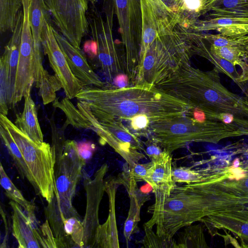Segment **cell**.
I'll return each mask as SVG.
<instances>
[{"mask_svg": "<svg viewBox=\"0 0 248 248\" xmlns=\"http://www.w3.org/2000/svg\"><path fill=\"white\" fill-rule=\"evenodd\" d=\"M54 33L71 72L80 82L83 87L104 88L105 83L90 65L80 48L74 46L55 29Z\"/></svg>", "mask_w": 248, "mask_h": 248, "instance_id": "cell-14", "label": "cell"}, {"mask_svg": "<svg viewBox=\"0 0 248 248\" xmlns=\"http://www.w3.org/2000/svg\"><path fill=\"white\" fill-rule=\"evenodd\" d=\"M44 105L53 102L56 99V93L62 88V85L58 78L52 75L45 69L42 73L39 80L35 83Z\"/></svg>", "mask_w": 248, "mask_h": 248, "instance_id": "cell-25", "label": "cell"}, {"mask_svg": "<svg viewBox=\"0 0 248 248\" xmlns=\"http://www.w3.org/2000/svg\"><path fill=\"white\" fill-rule=\"evenodd\" d=\"M59 31L74 46L80 48L89 31L88 0H44Z\"/></svg>", "mask_w": 248, "mask_h": 248, "instance_id": "cell-9", "label": "cell"}, {"mask_svg": "<svg viewBox=\"0 0 248 248\" xmlns=\"http://www.w3.org/2000/svg\"><path fill=\"white\" fill-rule=\"evenodd\" d=\"M195 54L202 56L215 65V68L231 78L236 84L240 74L236 71L235 66L207 49L201 43H197L195 48Z\"/></svg>", "mask_w": 248, "mask_h": 248, "instance_id": "cell-22", "label": "cell"}, {"mask_svg": "<svg viewBox=\"0 0 248 248\" xmlns=\"http://www.w3.org/2000/svg\"><path fill=\"white\" fill-rule=\"evenodd\" d=\"M248 93V91H247V93Z\"/></svg>", "mask_w": 248, "mask_h": 248, "instance_id": "cell-41", "label": "cell"}, {"mask_svg": "<svg viewBox=\"0 0 248 248\" xmlns=\"http://www.w3.org/2000/svg\"><path fill=\"white\" fill-rule=\"evenodd\" d=\"M0 124L8 130L19 147L32 176L34 187L49 203L56 191L55 147L43 142L37 144L22 132L7 116L0 113Z\"/></svg>", "mask_w": 248, "mask_h": 248, "instance_id": "cell-6", "label": "cell"}, {"mask_svg": "<svg viewBox=\"0 0 248 248\" xmlns=\"http://www.w3.org/2000/svg\"><path fill=\"white\" fill-rule=\"evenodd\" d=\"M119 185H123L130 198V207L124 227V235L127 245L132 234L139 231L140 211L144 203L150 199V195L139 189L137 182L128 177L122 176L118 179Z\"/></svg>", "mask_w": 248, "mask_h": 248, "instance_id": "cell-18", "label": "cell"}, {"mask_svg": "<svg viewBox=\"0 0 248 248\" xmlns=\"http://www.w3.org/2000/svg\"><path fill=\"white\" fill-rule=\"evenodd\" d=\"M10 83L7 55L3 52L0 60V113H8Z\"/></svg>", "mask_w": 248, "mask_h": 248, "instance_id": "cell-28", "label": "cell"}, {"mask_svg": "<svg viewBox=\"0 0 248 248\" xmlns=\"http://www.w3.org/2000/svg\"><path fill=\"white\" fill-rule=\"evenodd\" d=\"M13 234L19 248H47L41 226L39 228L28 217L22 207L11 200Z\"/></svg>", "mask_w": 248, "mask_h": 248, "instance_id": "cell-15", "label": "cell"}, {"mask_svg": "<svg viewBox=\"0 0 248 248\" xmlns=\"http://www.w3.org/2000/svg\"><path fill=\"white\" fill-rule=\"evenodd\" d=\"M152 161L146 163H137L133 167H130L126 163L124 166L122 172L129 178L136 182L144 181L149 175L154 166Z\"/></svg>", "mask_w": 248, "mask_h": 248, "instance_id": "cell-31", "label": "cell"}, {"mask_svg": "<svg viewBox=\"0 0 248 248\" xmlns=\"http://www.w3.org/2000/svg\"><path fill=\"white\" fill-rule=\"evenodd\" d=\"M206 247L202 230L200 225L186 226L178 234L176 248Z\"/></svg>", "mask_w": 248, "mask_h": 248, "instance_id": "cell-27", "label": "cell"}, {"mask_svg": "<svg viewBox=\"0 0 248 248\" xmlns=\"http://www.w3.org/2000/svg\"><path fill=\"white\" fill-rule=\"evenodd\" d=\"M172 156V154H169L161 161L154 163L151 172L145 180L152 187L155 196V203L148 208L152 216L144 224L148 228H153L155 226L165 201L176 184L171 176Z\"/></svg>", "mask_w": 248, "mask_h": 248, "instance_id": "cell-13", "label": "cell"}, {"mask_svg": "<svg viewBox=\"0 0 248 248\" xmlns=\"http://www.w3.org/2000/svg\"><path fill=\"white\" fill-rule=\"evenodd\" d=\"M127 75L124 76L123 75H118L115 78L116 83L120 88H123L126 87V81L128 79ZM129 80V79H128Z\"/></svg>", "mask_w": 248, "mask_h": 248, "instance_id": "cell-35", "label": "cell"}, {"mask_svg": "<svg viewBox=\"0 0 248 248\" xmlns=\"http://www.w3.org/2000/svg\"><path fill=\"white\" fill-rule=\"evenodd\" d=\"M155 87L203 111L209 120L218 121L221 114L232 115L238 127L248 134V97L225 87L215 68L203 71L186 63Z\"/></svg>", "mask_w": 248, "mask_h": 248, "instance_id": "cell-2", "label": "cell"}, {"mask_svg": "<svg viewBox=\"0 0 248 248\" xmlns=\"http://www.w3.org/2000/svg\"><path fill=\"white\" fill-rule=\"evenodd\" d=\"M0 138L12 156L20 176L26 178L34 187V182L22 154L11 135L2 124H0Z\"/></svg>", "mask_w": 248, "mask_h": 248, "instance_id": "cell-21", "label": "cell"}, {"mask_svg": "<svg viewBox=\"0 0 248 248\" xmlns=\"http://www.w3.org/2000/svg\"><path fill=\"white\" fill-rule=\"evenodd\" d=\"M0 183L4 189L6 196L11 200L20 205L26 214H35L34 204L24 197L20 190L15 186L8 176L1 163H0Z\"/></svg>", "mask_w": 248, "mask_h": 248, "instance_id": "cell-26", "label": "cell"}, {"mask_svg": "<svg viewBox=\"0 0 248 248\" xmlns=\"http://www.w3.org/2000/svg\"><path fill=\"white\" fill-rule=\"evenodd\" d=\"M84 232V227L79 217H73L65 220L63 223L64 248H83Z\"/></svg>", "mask_w": 248, "mask_h": 248, "instance_id": "cell-24", "label": "cell"}, {"mask_svg": "<svg viewBox=\"0 0 248 248\" xmlns=\"http://www.w3.org/2000/svg\"><path fill=\"white\" fill-rule=\"evenodd\" d=\"M239 164H240L239 161L238 159L237 158L233 161V167L234 168H238V166H239Z\"/></svg>", "mask_w": 248, "mask_h": 248, "instance_id": "cell-39", "label": "cell"}, {"mask_svg": "<svg viewBox=\"0 0 248 248\" xmlns=\"http://www.w3.org/2000/svg\"><path fill=\"white\" fill-rule=\"evenodd\" d=\"M238 3V0H224L223 4L227 8H233Z\"/></svg>", "mask_w": 248, "mask_h": 248, "instance_id": "cell-37", "label": "cell"}, {"mask_svg": "<svg viewBox=\"0 0 248 248\" xmlns=\"http://www.w3.org/2000/svg\"><path fill=\"white\" fill-rule=\"evenodd\" d=\"M24 98L23 111L16 115L14 124L34 142L41 143L44 142L43 135L38 121L35 103L31 93L26 94Z\"/></svg>", "mask_w": 248, "mask_h": 248, "instance_id": "cell-20", "label": "cell"}, {"mask_svg": "<svg viewBox=\"0 0 248 248\" xmlns=\"http://www.w3.org/2000/svg\"><path fill=\"white\" fill-rule=\"evenodd\" d=\"M119 184L116 178L106 180L105 191L109 200V213L105 222L99 226L96 235V248H119L115 214V199Z\"/></svg>", "mask_w": 248, "mask_h": 248, "instance_id": "cell-17", "label": "cell"}, {"mask_svg": "<svg viewBox=\"0 0 248 248\" xmlns=\"http://www.w3.org/2000/svg\"><path fill=\"white\" fill-rule=\"evenodd\" d=\"M29 13L33 42L34 81L36 82L45 69L43 65L41 34L45 20H51V15L44 0H30Z\"/></svg>", "mask_w": 248, "mask_h": 248, "instance_id": "cell-16", "label": "cell"}, {"mask_svg": "<svg viewBox=\"0 0 248 248\" xmlns=\"http://www.w3.org/2000/svg\"><path fill=\"white\" fill-rule=\"evenodd\" d=\"M171 176L175 184L184 183L186 185L203 182L206 179L203 169H193L192 167L172 166Z\"/></svg>", "mask_w": 248, "mask_h": 248, "instance_id": "cell-29", "label": "cell"}, {"mask_svg": "<svg viewBox=\"0 0 248 248\" xmlns=\"http://www.w3.org/2000/svg\"><path fill=\"white\" fill-rule=\"evenodd\" d=\"M76 98L100 122L128 121L143 114L152 123L182 115L195 108L154 86L140 84L116 89L83 87Z\"/></svg>", "mask_w": 248, "mask_h": 248, "instance_id": "cell-1", "label": "cell"}, {"mask_svg": "<svg viewBox=\"0 0 248 248\" xmlns=\"http://www.w3.org/2000/svg\"><path fill=\"white\" fill-rule=\"evenodd\" d=\"M213 46L217 47L228 46V40L225 38H218L214 40Z\"/></svg>", "mask_w": 248, "mask_h": 248, "instance_id": "cell-36", "label": "cell"}, {"mask_svg": "<svg viewBox=\"0 0 248 248\" xmlns=\"http://www.w3.org/2000/svg\"><path fill=\"white\" fill-rule=\"evenodd\" d=\"M50 22L46 19L42 30L41 41L44 53L47 56L50 65L61 81L67 98L71 99L76 98L83 86L71 72L55 38L54 28Z\"/></svg>", "mask_w": 248, "mask_h": 248, "instance_id": "cell-12", "label": "cell"}, {"mask_svg": "<svg viewBox=\"0 0 248 248\" xmlns=\"http://www.w3.org/2000/svg\"><path fill=\"white\" fill-rule=\"evenodd\" d=\"M124 49L125 74L135 83L140 63L142 38L140 0H113Z\"/></svg>", "mask_w": 248, "mask_h": 248, "instance_id": "cell-8", "label": "cell"}, {"mask_svg": "<svg viewBox=\"0 0 248 248\" xmlns=\"http://www.w3.org/2000/svg\"><path fill=\"white\" fill-rule=\"evenodd\" d=\"M241 232L245 236H248V223L242 225L241 227Z\"/></svg>", "mask_w": 248, "mask_h": 248, "instance_id": "cell-38", "label": "cell"}, {"mask_svg": "<svg viewBox=\"0 0 248 248\" xmlns=\"http://www.w3.org/2000/svg\"><path fill=\"white\" fill-rule=\"evenodd\" d=\"M142 38L140 63L158 36L172 31L185 19L181 12L167 5L163 0H140Z\"/></svg>", "mask_w": 248, "mask_h": 248, "instance_id": "cell-10", "label": "cell"}, {"mask_svg": "<svg viewBox=\"0 0 248 248\" xmlns=\"http://www.w3.org/2000/svg\"><path fill=\"white\" fill-rule=\"evenodd\" d=\"M23 21V10L21 9L18 14L15 27L12 32V35L4 48V52L6 54L7 58L10 83L9 108H11L15 92L16 78L19 57Z\"/></svg>", "mask_w": 248, "mask_h": 248, "instance_id": "cell-19", "label": "cell"}, {"mask_svg": "<svg viewBox=\"0 0 248 248\" xmlns=\"http://www.w3.org/2000/svg\"><path fill=\"white\" fill-rule=\"evenodd\" d=\"M78 149L81 158L86 162L92 157L95 146L93 144L84 142L78 144Z\"/></svg>", "mask_w": 248, "mask_h": 248, "instance_id": "cell-34", "label": "cell"}, {"mask_svg": "<svg viewBox=\"0 0 248 248\" xmlns=\"http://www.w3.org/2000/svg\"><path fill=\"white\" fill-rule=\"evenodd\" d=\"M190 110L181 116L152 123L149 137L172 154L193 142L217 143L226 138L248 135L233 124L197 119Z\"/></svg>", "mask_w": 248, "mask_h": 248, "instance_id": "cell-4", "label": "cell"}, {"mask_svg": "<svg viewBox=\"0 0 248 248\" xmlns=\"http://www.w3.org/2000/svg\"><path fill=\"white\" fill-rule=\"evenodd\" d=\"M86 163L79 155L78 143L73 140H65L62 151L57 156L56 191L46 212L57 243L63 241V221L71 217H79L72 201Z\"/></svg>", "mask_w": 248, "mask_h": 248, "instance_id": "cell-5", "label": "cell"}, {"mask_svg": "<svg viewBox=\"0 0 248 248\" xmlns=\"http://www.w3.org/2000/svg\"><path fill=\"white\" fill-rule=\"evenodd\" d=\"M143 143V151L154 163L162 160L169 154H171L164 150L155 140L151 137Z\"/></svg>", "mask_w": 248, "mask_h": 248, "instance_id": "cell-33", "label": "cell"}, {"mask_svg": "<svg viewBox=\"0 0 248 248\" xmlns=\"http://www.w3.org/2000/svg\"><path fill=\"white\" fill-rule=\"evenodd\" d=\"M91 3L92 4H95L98 0H89Z\"/></svg>", "mask_w": 248, "mask_h": 248, "instance_id": "cell-40", "label": "cell"}, {"mask_svg": "<svg viewBox=\"0 0 248 248\" xmlns=\"http://www.w3.org/2000/svg\"><path fill=\"white\" fill-rule=\"evenodd\" d=\"M22 0H0V31L13 32Z\"/></svg>", "mask_w": 248, "mask_h": 248, "instance_id": "cell-23", "label": "cell"}, {"mask_svg": "<svg viewBox=\"0 0 248 248\" xmlns=\"http://www.w3.org/2000/svg\"><path fill=\"white\" fill-rule=\"evenodd\" d=\"M108 167L103 164L96 171L93 179L83 172L84 185L86 193V208L82 221L84 227L83 248H96V235L99 226V210L104 192L106 180L105 177Z\"/></svg>", "mask_w": 248, "mask_h": 248, "instance_id": "cell-11", "label": "cell"}, {"mask_svg": "<svg viewBox=\"0 0 248 248\" xmlns=\"http://www.w3.org/2000/svg\"><path fill=\"white\" fill-rule=\"evenodd\" d=\"M103 9L105 19L94 4L88 10L87 18L92 40L85 43L84 48L97 56L102 70L111 78L122 72L125 73V61L120 55L113 37L115 15L113 0H104Z\"/></svg>", "mask_w": 248, "mask_h": 248, "instance_id": "cell-7", "label": "cell"}, {"mask_svg": "<svg viewBox=\"0 0 248 248\" xmlns=\"http://www.w3.org/2000/svg\"><path fill=\"white\" fill-rule=\"evenodd\" d=\"M189 23L185 19L172 31L156 38L139 65L134 85L154 86L190 62L197 42Z\"/></svg>", "mask_w": 248, "mask_h": 248, "instance_id": "cell-3", "label": "cell"}, {"mask_svg": "<svg viewBox=\"0 0 248 248\" xmlns=\"http://www.w3.org/2000/svg\"><path fill=\"white\" fill-rule=\"evenodd\" d=\"M210 51L220 58L231 62L234 66L243 67L244 61L240 58L243 56L242 52L238 49L229 46L217 47L212 46Z\"/></svg>", "mask_w": 248, "mask_h": 248, "instance_id": "cell-32", "label": "cell"}, {"mask_svg": "<svg viewBox=\"0 0 248 248\" xmlns=\"http://www.w3.org/2000/svg\"><path fill=\"white\" fill-rule=\"evenodd\" d=\"M145 235L140 242L142 247L150 248H176V242L172 239L168 240L154 232L152 228L143 225Z\"/></svg>", "mask_w": 248, "mask_h": 248, "instance_id": "cell-30", "label": "cell"}]
</instances>
